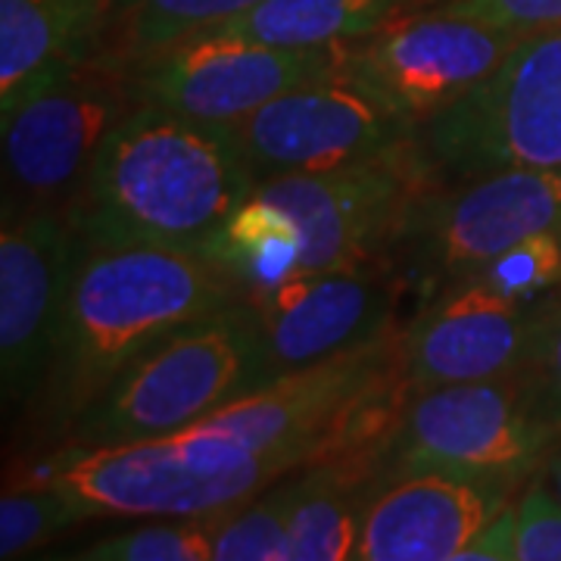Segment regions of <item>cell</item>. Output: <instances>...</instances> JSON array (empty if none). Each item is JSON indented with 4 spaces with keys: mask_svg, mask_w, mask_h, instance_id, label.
Instances as JSON below:
<instances>
[{
    "mask_svg": "<svg viewBox=\"0 0 561 561\" xmlns=\"http://www.w3.org/2000/svg\"><path fill=\"white\" fill-rule=\"evenodd\" d=\"M515 561H561V500L540 471L515 502Z\"/></svg>",
    "mask_w": 561,
    "mask_h": 561,
    "instance_id": "83f0119b",
    "label": "cell"
},
{
    "mask_svg": "<svg viewBox=\"0 0 561 561\" xmlns=\"http://www.w3.org/2000/svg\"><path fill=\"white\" fill-rule=\"evenodd\" d=\"M546 231H561V169H496L440 184L409 228L400 272L427 302Z\"/></svg>",
    "mask_w": 561,
    "mask_h": 561,
    "instance_id": "9c48e42d",
    "label": "cell"
},
{
    "mask_svg": "<svg viewBox=\"0 0 561 561\" xmlns=\"http://www.w3.org/2000/svg\"><path fill=\"white\" fill-rule=\"evenodd\" d=\"M483 278H468L421 302L419 316L397 328V362L412 390L486 381L522 371L530 353L534 312Z\"/></svg>",
    "mask_w": 561,
    "mask_h": 561,
    "instance_id": "2e32d148",
    "label": "cell"
},
{
    "mask_svg": "<svg viewBox=\"0 0 561 561\" xmlns=\"http://www.w3.org/2000/svg\"><path fill=\"white\" fill-rule=\"evenodd\" d=\"M256 184L231 125L138 103L66 213L84 243L206 253Z\"/></svg>",
    "mask_w": 561,
    "mask_h": 561,
    "instance_id": "6da1fadb",
    "label": "cell"
},
{
    "mask_svg": "<svg viewBox=\"0 0 561 561\" xmlns=\"http://www.w3.org/2000/svg\"><path fill=\"white\" fill-rule=\"evenodd\" d=\"M378 483L337 461L290 471L287 561H343L356 556L362 515Z\"/></svg>",
    "mask_w": 561,
    "mask_h": 561,
    "instance_id": "d6986e66",
    "label": "cell"
},
{
    "mask_svg": "<svg viewBox=\"0 0 561 561\" xmlns=\"http://www.w3.org/2000/svg\"><path fill=\"white\" fill-rule=\"evenodd\" d=\"M527 390L542 412V419L561 437V290L556 287L537 302L530 353L522 368Z\"/></svg>",
    "mask_w": 561,
    "mask_h": 561,
    "instance_id": "484cf974",
    "label": "cell"
},
{
    "mask_svg": "<svg viewBox=\"0 0 561 561\" xmlns=\"http://www.w3.org/2000/svg\"><path fill=\"white\" fill-rule=\"evenodd\" d=\"M81 238L66 209L3 201L0 383L7 405L41 397L54 368Z\"/></svg>",
    "mask_w": 561,
    "mask_h": 561,
    "instance_id": "8fae6325",
    "label": "cell"
},
{
    "mask_svg": "<svg viewBox=\"0 0 561 561\" xmlns=\"http://www.w3.org/2000/svg\"><path fill=\"white\" fill-rule=\"evenodd\" d=\"M393 341L397 328L337 356L272 378L253 393L169 437H175L194 459L268 456L302 468L319 459L343 405L390 362Z\"/></svg>",
    "mask_w": 561,
    "mask_h": 561,
    "instance_id": "30bf717a",
    "label": "cell"
},
{
    "mask_svg": "<svg viewBox=\"0 0 561 561\" xmlns=\"http://www.w3.org/2000/svg\"><path fill=\"white\" fill-rule=\"evenodd\" d=\"M440 10L490 22L512 35L561 28V0H449Z\"/></svg>",
    "mask_w": 561,
    "mask_h": 561,
    "instance_id": "f1b7e54d",
    "label": "cell"
},
{
    "mask_svg": "<svg viewBox=\"0 0 561 561\" xmlns=\"http://www.w3.org/2000/svg\"><path fill=\"white\" fill-rule=\"evenodd\" d=\"M437 187L440 175L415 135L346 165L265 179L256 194L280 206L300 228L297 268H350L400 265L421 203Z\"/></svg>",
    "mask_w": 561,
    "mask_h": 561,
    "instance_id": "277c9868",
    "label": "cell"
},
{
    "mask_svg": "<svg viewBox=\"0 0 561 561\" xmlns=\"http://www.w3.org/2000/svg\"><path fill=\"white\" fill-rule=\"evenodd\" d=\"M459 559L474 561H515V505L508 502L474 540L461 549Z\"/></svg>",
    "mask_w": 561,
    "mask_h": 561,
    "instance_id": "f546056e",
    "label": "cell"
},
{
    "mask_svg": "<svg viewBox=\"0 0 561 561\" xmlns=\"http://www.w3.org/2000/svg\"><path fill=\"white\" fill-rule=\"evenodd\" d=\"M556 443L561 437L542 419L522 371L443 383L409 400L381 465L378 490L431 471L524 483L540 471Z\"/></svg>",
    "mask_w": 561,
    "mask_h": 561,
    "instance_id": "5b68a950",
    "label": "cell"
},
{
    "mask_svg": "<svg viewBox=\"0 0 561 561\" xmlns=\"http://www.w3.org/2000/svg\"><path fill=\"white\" fill-rule=\"evenodd\" d=\"M440 179L561 169V28L522 35L465 98L419 125Z\"/></svg>",
    "mask_w": 561,
    "mask_h": 561,
    "instance_id": "8992f818",
    "label": "cell"
},
{
    "mask_svg": "<svg viewBox=\"0 0 561 561\" xmlns=\"http://www.w3.org/2000/svg\"><path fill=\"white\" fill-rule=\"evenodd\" d=\"M131 62L98 47L3 110L7 203L69 209L103 140L135 106Z\"/></svg>",
    "mask_w": 561,
    "mask_h": 561,
    "instance_id": "ba28073f",
    "label": "cell"
},
{
    "mask_svg": "<svg viewBox=\"0 0 561 561\" xmlns=\"http://www.w3.org/2000/svg\"><path fill=\"white\" fill-rule=\"evenodd\" d=\"M287 474L213 515V561H287Z\"/></svg>",
    "mask_w": 561,
    "mask_h": 561,
    "instance_id": "603a6c76",
    "label": "cell"
},
{
    "mask_svg": "<svg viewBox=\"0 0 561 561\" xmlns=\"http://www.w3.org/2000/svg\"><path fill=\"white\" fill-rule=\"evenodd\" d=\"M540 474L546 478V483L552 486V493L561 500V443H556V446H552V453L542 459Z\"/></svg>",
    "mask_w": 561,
    "mask_h": 561,
    "instance_id": "4dcf8cb0",
    "label": "cell"
},
{
    "mask_svg": "<svg viewBox=\"0 0 561 561\" xmlns=\"http://www.w3.org/2000/svg\"><path fill=\"white\" fill-rule=\"evenodd\" d=\"M91 518L79 502L44 481H16L0 500V559H22L66 527Z\"/></svg>",
    "mask_w": 561,
    "mask_h": 561,
    "instance_id": "cb8c5ba5",
    "label": "cell"
},
{
    "mask_svg": "<svg viewBox=\"0 0 561 561\" xmlns=\"http://www.w3.org/2000/svg\"><path fill=\"white\" fill-rule=\"evenodd\" d=\"M341 69L334 47H272L203 32L131 66L140 103L213 125H238L278 94Z\"/></svg>",
    "mask_w": 561,
    "mask_h": 561,
    "instance_id": "7c38bea8",
    "label": "cell"
},
{
    "mask_svg": "<svg viewBox=\"0 0 561 561\" xmlns=\"http://www.w3.org/2000/svg\"><path fill=\"white\" fill-rule=\"evenodd\" d=\"M405 0H260L213 32L272 47H334L393 20Z\"/></svg>",
    "mask_w": 561,
    "mask_h": 561,
    "instance_id": "ffe728a7",
    "label": "cell"
},
{
    "mask_svg": "<svg viewBox=\"0 0 561 561\" xmlns=\"http://www.w3.org/2000/svg\"><path fill=\"white\" fill-rule=\"evenodd\" d=\"M297 471L290 461L194 459L175 437L66 446L35 481L50 483L91 515L113 518H203L250 500Z\"/></svg>",
    "mask_w": 561,
    "mask_h": 561,
    "instance_id": "52a82bcc",
    "label": "cell"
},
{
    "mask_svg": "<svg viewBox=\"0 0 561 561\" xmlns=\"http://www.w3.org/2000/svg\"><path fill=\"white\" fill-rule=\"evenodd\" d=\"M231 128L256 181L346 165L419 135L415 122L343 69L284 91Z\"/></svg>",
    "mask_w": 561,
    "mask_h": 561,
    "instance_id": "4fadbf2b",
    "label": "cell"
},
{
    "mask_svg": "<svg viewBox=\"0 0 561 561\" xmlns=\"http://www.w3.org/2000/svg\"><path fill=\"white\" fill-rule=\"evenodd\" d=\"M256 3L260 0H113L103 47L135 66L179 41L219 28Z\"/></svg>",
    "mask_w": 561,
    "mask_h": 561,
    "instance_id": "44dd1931",
    "label": "cell"
},
{
    "mask_svg": "<svg viewBox=\"0 0 561 561\" xmlns=\"http://www.w3.org/2000/svg\"><path fill=\"white\" fill-rule=\"evenodd\" d=\"M518 38L490 22L434 10L343 41L341 69L424 125L481 84Z\"/></svg>",
    "mask_w": 561,
    "mask_h": 561,
    "instance_id": "5bb4252c",
    "label": "cell"
},
{
    "mask_svg": "<svg viewBox=\"0 0 561 561\" xmlns=\"http://www.w3.org/2000/svg\"><path fill=\"white\" fill-rule=\"evenodd\" d=\"M518 483L412 474L383 483L362 515L359 561H453L512 502Z\"/></svg>",
    "mask_w": 561,
    "mask_h": 561,
    "instance_id": "e0dca14e",
    "label": "cell"
},
{
    "mask_svg": "<svg viewBox=\"0 0 561 561\" xmlns=\"http://www.w3.org/2000/svg\"><path fill=\"white\" fill-rule=\"evenodd\" d=\"M268 381L253 306L228 302L147 350L66 427L69 446L153 440L194 427Z\"/></svg>",
    "mask_w": 561,
    "mask_h": 561,
    "instance_id": "3957f363",
    "label": "cell"
},
{
    "mask_svg": "<svg viewBox=\"0 0 561 561\" xmlns=\"http://www.w3.org/2000/svg\"><path fill=\"white\" fill-rule=\"evenodd\" d=\"M300 247V228L294 219L253 191L209 243L206 256L228 265L238 278L247 280V287H253L297 268Z\"/></svg>",
    "mask_w": 561,
    "mask_h": 561,
    "instance_id": "7402d4cb",
    "label": "cell"
},
{
    "mask_svg": "<svg viewBox=\"0 0 561 561\" xmlns=\"http://www.w3.org/2000/svg\"><path fill=\"white\" fill-rule=\"evenodd\" d=\"M113 0H0V113L103 44Z\"/></svg>",
    "mask_w": 561,
    "mask_h": 561,
    "instance_id": "ac0fdd59",
    "label": "cell"
},
{
    "mask_svg": "<svg viewBox=\"0 0 561 561\" xmlns=\"http://www.w3.org/2000/svg\"><path fill=\"white\" fill-rule=\"evenodd\" d=\"M402 287L400 265L290 268L247 287L268 381L387 334Z\"/></svg>",
    "mask_w": 561,
    "mask_h": 561,
    "instance_id": "9a60e30c",
    "label": "cell"
},
{
    "mask_svg": "<svg viewBox=\"0 0 561 561\" xmlns=\"http://www.w3.org/2000/svg\"><path fill=\"white\" fill-rule=\"evenodd\" d=\"M69 559L88 561H209L213 515L203 518H147V524L91 542Z\"/></svg>",
    "mask_w": 561,
    "mask_h": 561,
    "instance_id": "d4e9b609",
    "label": "cell"
},
{
    "mask_svg": "<svg viewBox=\"0 0 561 561\" xmlns=\"http://www.w3.org/2000/svg\"><path fill=\"white\" fill-rule=\"evenodd\" d=\"M474 278L490 280L522 300H540L561 287V231H546L502 253Z\"/></svg>",
    "mask_w": 561,
    "mask_h": 561,
    "instance_id": "4316f807",
    "label": "cell"
},
{
    "mask_svg": "<svg viewBox=\"0 0 561 561\" xmlns=\"http://www.w3.org/2000/svg\"><path fill=\"white\" fill-rule=\"evenodd\" d=\"M241 297L247 280L206 253L81 241L54 368L38 397L47 424L66 431L147 350Z\"/></svg>",
    "mask_w": 561,
    "mask_h": 561,
    "instance_id": "7a4b0ae2",
    "label": "cell"
}]
</instances>
